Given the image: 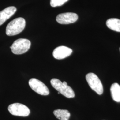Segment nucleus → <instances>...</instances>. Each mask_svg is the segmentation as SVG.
<instances>
[{"label":"nucleus","instance_id":"obj_1","mask_svg":"<svg viewBox=\"0 0 120 120\" xmlns=\"http://www.w3.org/2000/svg\"><path fill=\"white\" fill-rule=\"evenodd\" d=\"M26 21L22 17H18L10 22L6 28V34L9 36L18 34L24 30Z\"/></svg>","mask_w":120,"mask_h":120},{"label":"nucleus","instance_id":"obj_2","mask_svg":"<svg viewBox=\"0 0 120 120\" xmlns=\"http://www.w3.org/2000/svg\"><path fill=\"white\" fill-rule=\"evenodd\" d=\"M50 83L52 86L58 91L59 93L67 98H73L75 97V94L73 89L67 85V82H62L58 79H52Z\"/></svg>","mask_w":120,"mask_h":120},{"label":"nucleus","instance_id":"obj_3","mask_svg":"<svg viewBox=\"0 0 120 120\" xmlns=\"http://www.w3.org/2000/svg\"><path fill=\"white\" fill-rule=\"evenodd\" d=\"M31 42L27 39L20 38L16 40L10 48L13 53L17 55L26 53L30 49Z\"/></svg>","mask_w":120,"mask_h":120},{"label":"nucleus","instance_id":"obj_4","mask_svg":"<svg viewBox=\"0 0 120 120\" xmlns=\"http://www.w3.org/2000/svg\"><path fill=\"white\" fill-rule=\"evenodd\" d=\"M86 80L92 90L98 94H103V87L101 82L98 77L94 73H89L86 75Z\"/></svg>","mask_w":120,"mask_h":120},{"label":"nucleus","instance_id":"obj_5","mask_svg":"<svg viewBox=\"0 0 120 120\" xmlns=\"http://www.w3.org/2000/svg\"><path fill=\"white\" fill-rule=\"evenodd\" d=\"M9 112L14 116H27L30 114V109L25 105L15 103L10 105L8 107Z\"/></svg>","mask_w":120,"mask_h":120},{"label":"nucleus","instance_id":"obj_6","mask_svg":"<svg viewBox=\"0 0 120 120\" xmlns=\"http://www.w3.org/2000/svg\"><path fill=\"white\" fill-rule=\"evenodd\" d=\"M29 84L30 88L39 94L47 96L49 94V91L47 87L42 82L37 79H30Z\"/></svg>","mask_w":120,"mask_h":120},{"label":"nucleus","instance_id":"obj_7","mask_svg":"<svg viewBox=\"0 0 120 120\" xmlns=\"http://www.w3.org/2000/svg\"><path fill=\"white\" fill-rule=\"evenodd\" d=\"M78 18L76 13H60L57 16L56 21L60 24L67 25L74 23Z\"/></svg>","mask_w":120,"mask_h":120},{"label":"nucleus","instance_id":"obj_8","mask_svg":"<svg viewBox=\"0 0 120 120\" xmlns=\"http://www.w3.org/2000/svg\"><path fill=\"white\" fill-rule=\"evenodd\" d=\"M72 52L71 49L65 46H60L53 50L52 55L55 59L61 60L70 56Z\"/></svg>","mask_w":120,"mask_h":120},{"label":"nucleus","instance_id":"obj_9","mask_svg":"<svg viewBox=\"0 0 120 120\" xmlns=\"http://www.w3.org/2000/svg\"><path fill=\"white\" fill-rule=\"evenodd\" d=\"M17 11L14 6L8 7L0 12V26L11 17Z\"/></svg>","mask_w":120,"mask_h":120},{"label":"nucleus","instance_id":"obj_10","mask_svg":"<svg viewBox=\"0 0 120 120\" xmlns=\"http://www.w3.org/2000/svg\"><path fill=\"white\" fill-rule=\"evenodd\" d=\"M110 92L112 99L117 102H120V86L116 83L112 85Z\"/></svg>","mask_w":120,"mask_h":120},{"label":"nucleus","instance_id":"obj_11","mask_svg":"<svg viewBox=\"0 0 120 120\" xmlns=\"http://www.w3.org/2000/svg\"><path fill=\"white\" fill-rule=\"evenodd\" d=\"M108 27L111 30L117 32H120V20L117 18H110L106 22Z\"/></svg>","mask_w":120,"mask_h":120},{"label":"nucleus","instance_id":"obj_12","mask_svg":"<svg viewBox=\"0 0 120 120\" xmlns=\"http://www.w3.org/2000/svg\"><path fill=\"white\" fill-rule=\"evenodd\" d=\"M53 114L56 117L60 120H69L70 113L67 110L58 109L53 111Z\"/></svg>","mask_w":120,"mask_h":120},{"label":"nucleus","instance_id":"obj_13","mask_svg":"<svg viewBox=\"0 0 120 120\" xmlns=\"http://www.w3.org/2000/svg\"><path fill=\"white\" fill-rule=\"evenodd\" d=\"M68 0H51L50 5L52 7L60 6Z\"/></svg>","mask_w":120,"mask_h":120},{"label":"nucleus","instance_id":"obj_14","mask_svg":"<svg viewBox=\"0 0 120 120\" xmlns=\"http://www.w3.org/2000/svg\"></svg>","mask_w":120,"mask_h":120}]
</instances>
